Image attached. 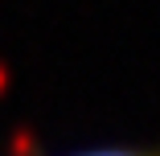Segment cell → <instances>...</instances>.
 I'll return each mask as SVG.
<instances>
[{
	"label": "cell",
	"instance_id": "cell-1",
	"mask_svg": "<svg viewBox=\"0 0 160 156\" xmlns=\"http://www.w3.org/2000/svg\"><path fill=\"white\" fill-rule=\"evenodd\" d=\"M62 156H160V144H107V148H82V152H62Z\"/></svg>",
	"mask_w": 160,
	"mask_h": 156
}]
</instances>
